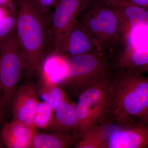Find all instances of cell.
Masks as SVG:
<instances>
[{"mask_svg":"<svg viewBox=\"0 0 148 148\" xmlns=\"http://www.w3.org/2000/svg\"><path fill=\"white\" fill-rule=\"evenodd\" d=\"M127 2L148 10V0H125Z\"/></svg>","mask_w":148,"mask_h":148,"instance_id":"cell-20","label":"cell"},{"mask_svg":"<svg viewBox=\"0 0 148 148\" xmlns=\"http://www.w3.org/2000/svg\"><path fill=\"white\" fill-rule=\"evenodd\" d=\"M5 110L4 108H3V106L0 105V125L1 124L3 121Z\"/></svg>","mask_w":148,"mask_h":148,"instance_id":"cell-22","label":"cell"},{"mask_svg":"<svg viewBox=\"0 0 148 148\" xmlns=\"http://www.w3.org/2000/svg\"><path fill=\"white\" fill-rule=\"evenodd\" d=\"M16 27L15 16L5 15L0 19V40L12 32Z\"/></svg>","mask_w":148,"mask_h":148,"instance_id":"cell-18","label":"cell"},{"mask_svg":"<svg viewBox=\"0 0 148 148\" xmlns=\"http://www.w3.org/2000/svg\"><path fill=\"white\" fill-rule=\"evenodd\" d=\"M133 73L136 74H142V75L144 73H148V63L145 66L138 69L137 71H135Z\"/></svg>","mask_w":148,"mask_h":148,"instance_id":"cell-21","label":"cell"},{"mask_svg":"<svg viewBox=\"0 0 148 148\" xmlns=\"http://www.w3.org/2000/svg\"><path fill=\"white\" fill-rule=\"evenodd\" d=\"M112 77L88 88L77 97L75 104L78 118L77 135L79 140L93 127L107 123Z\"/></svg>","mask_w":148,"mask_h":148,"instance_id":"cell-5","label":"cell"},{"mask_svg":"<svg viewBox=\"0 0 148 148\" xmlns=\"http://www.w3.org/2000/svg\"><path fill=\"white\" fill-rule=\"evenodd\" d=\"M76 21L87 32L101 52L112 59L124 40L119 13L110 4L92 0L79 14Z\"/></svg>","mask_w":148,"mask_h":148,"instance_id":"cell-3","label":"cell"},{"mask_svg":"<svg viewBox=\"0 0 148 148\" xmlns=\"http://www.w3.org/2000/svg\"><path fill=\"white\" fill-rule=\"evenodd\" d=\"M124 29L123 45L113 62L119 71L133 73L148 63V23Z\"/></svg>","mask_w":148,"mask_h":148,"instance_id":"cell-7","label":"cell"},{"mask_svg":"<svg viewBox=\"0 0 148 148\" xmlns=\"http://www.w3.org/2000/svg\"><path fill=\"white\" fill-rule=\"evenodd\" d=\"M36 128L12 119L4 125L1 136L7 148H30Z\"/></svg>","mask_w":148,"mask_h":148,"instance_id":"cell-13","label":"cell"},{"mask_svg":"<svg viewBox=\"0 0 148 148\" xmlns=\"http://www.w3.org/2000/svg\"><path fill=\"white\" fill-rule=\"evenodd\" d=\"M37 6L45 14L51 15L58 0H34Z\"/></svg>","mask_w":148,"mask_h":148,"instance_id":"cell-19","label":"cell"},{"mask_svg":"<svg viewBox=\"0 0 148 148\" xmlns=\"http://www.w3.org/2000/svg\"><path fill=\"white\" fill-rule=\"evenodd\" d=\"M24 70L23 53L15 28L9 34L0 40L1 104L6 110L11 107Z\"/></svg>","mask_w":148,"mask_h":148,"instance_id":"cell-6","label":"cell"},{"mask_svg":"<svg viewBox=\"0 0 148 148\" xmlns=\"http://www.w3.org/2000/svg\"><path fill=\"white\" fill-rule=\"evenodd\" d=\"M54 109L46 102H39L34 119L35 127L47 129L53 117Z\"/></svg>","mask_w":148,"mask_h":148,"instance_id":"cell-17","label":"cell"},{"mask_svg":"<svg viewBox=\"0 0 148 148\" xmlns=\"http://www.w3.org/2000/svg\"><path fill=\"white\" fill-rule=\"evenodd\" d=\"M78 123L75 103L68 100L60 103L54 109L53 117L47 129L51 132L74 135L78 138Z\"/></svg>","mask_w":148,"mask_h":148,"instance_id":"cell-12","label":"cell"},{"mask_svg":"<svg viewBox=\"0 0 148 148\" xmlns=\"http://www.w3.org/2000/svg\"><path fill=\"white\" fill-rule=\"evenodd\" d=\"M74 135L36 131L32 139L30 148H67L73 147L78 142Z\"/></svg>","mask_w":148,"mask_h":148,"instance_id":"cell-14","label":"cell"},{"mask_svg":"<svg viewBox=\"0 0 148 148\" xmlns=\"http://www.w3.org/2000/svg\"><path fill=\"white\" fill-rule=\"evenodd\" d=\"M10 0H0V6L6 4Z\"/></svg>","mask_w":148,"mask_h":148,"instance_id":"cell-25","label":"cell"},{"mask_svg":"<svg viewBox=\"0 0 148 148\" xmlns=\"http://www.w3.org/2000/svg\"><path fill=\"white\" fill-rule=\"evenodd\" d=\"M12 1L16 35L24 57V74L38 77L46 60L54 53L51 15L43 12L34 0Z\"/></svg>","mask_w":148,"mask_h":148,"instance_id":"cell-1","label":"cell"},{"mask_svg":"<svg viewBox=\"0 0 148 148\" xmlns=\"http://www.w3.org/2000/svg\"><path fill=\"white\" fill-rule=\"evenodd\" d=\"M5 145L2 139L1 136V132H0V148L4 147Z\"/></svg>","mask_w":148,"mask_h":148,"instance_id":"cell-26","label":"cell"},{"mask_svg":"<svg viewBox=\"0 0 148 148\" xmlns=\"http://www.w3.org/2000/svg\"><path fill=\"white\" fill-rule=\"evenodd\" d=\"M110 88L106 124L125 126L139 121L148 123V76L115 72Z\"/></svg>","mask_w":148,"mask_h":148,"instance_id":"cell-2","label":"cell"},{"mask_svg":"<svg viewBox=\"0 0 148 148\" xmlns=\"http://www.w3.org/2000/svg\"><path fill=\"white\" fill-rule=\"evenodd\" d=\"M106 125H99L88 131L74 146L75 148H106Z\"/></svg>","mask_w":148,"mask_h":148,"instance_id":"cell-16","label":"cell"},{"mask_svg":"<svg viewBox=\"0 0 148 148\" xmlns=\"http://www.w3.org/2000/svg\"><path fill=\"white\" fill-rule=\"evenodd\" d=\"M99 1H101L103 2L106 3L112 4L123 1V0H99Z\"/></svg>","mask_w":148,"mask_h":148,"instance_id":"cell-23","label":"cell"},{"mask_svg":"<svg viewBox=\"0 0 148 148\" xmlns=\"http://www.w3.org/2000/svg\"><path fill=\"white\" fill-rule=\"evenodd\" d=\"M38 97L34 85L26 84L18 87L11 106L12 119L29 126H34L33 123L39 102Z\"/></svg>","mask_w":148,"mask_h":148,"instance_id":"cell-10","label":"cell"},{"mask_svg":"<svg viewBox=\"0 0 148 148\" xmlns=\"http://www.w3.org/2000/svg\"><path fill=\"white\" fill-rule=\"evenodd\" d=\"M106 126V148L148 147V123L139 121L125 126Z\"/></svg>","mask_w":148,"mask_h":148,"instance_id":"cell-9","label":"cell"},{"mask_svg":"<svg viewBox=\"0 0 148 148\" xmlns=\"http://www.w3.org/2000/svg\"><path fill=\"white\" fill-rule=\"evenodd\" d=\"M92 0H58L51 17L54 51L52 56H60L69 33L81 11Z\"/></svg>","mask_w":148,"mask_h":148,"instance_id":"cell-8","label":"cell"},{"mask_svg":"<svg viewBox=\"0 0 148 148\" xmlns=\"http://www.w3.org/2000/svg\"><path fill=\"white\" fill-rule=\"evenodd\" d=\"M2 89L1 85V81H0V105H1V106H2L1 101L2 98Z\"/></svg>","mask_w":148,"mask_h":148,"instance_id":"cell-24","label":"cell"},{"mask_svg":"<svg viewBox=\"0 0 148 148\" xmlns=\"http://www.w3.org/2000/svg\"><path fill=\"white\" fill-rule=\"evenodd\" d=\"M39 77L38 88H37L38 96L42 101L55 108L60 103L68 100V96L58 83L50 81L44 72Z\"/></svg>","mask_w":148,"mask_h":148,"instance_id":"cell-15","label":"cell"},{"mask_svg":"<svg viewBox=\"0 0 148 148\" xmlns=\"http://www.w3.org/2000/svg\"><path fill=\"white\" fill-rule=\"evenodd\" d=\"M97 53H102L91 37L75 20L59 57Z\"/></svg>","mask_w":148,"mask_h":148,"instance_id":"cell-11","label":"cell"},{"mask_svg":"<svg viewBox=\"0 0 148 148\" xmlns=\"http://www.w3.org/2000/svg\"><path fill=\"white\" fill-rule=\"evenodd\" d=\"M64 58L66 73L57 83L67 96L77 98L88 88L111 78L115 73L112 59L104 53Z\"/></svg>","mask_w":148,"mask_h":148,"instance_id":"cell-4","label":"cell"},{"mask_svg":"<svg viewBox=\"0 0 148 148\" xmlns=\"http://www.w3.org/2000/svg\"></svg>","mask_w":148,"mask_h":148,"instance_id":"cell-28","label":"cell"},{"mask_svg":"<svg viewBox=\"0 0 148 148\" xmlns=\"http://www.w3.org/2000/svg\"><path fill=\"white\" fill-rule=\"evenodd\" d=\"M5 14H4V12L3 11L2 9L0 8V19H1L3 17L5 16Z\"/></svg>","mask_w":148,"mask_h":148,"instance_id":"cell-27","label":"cell"}]
</instances>
